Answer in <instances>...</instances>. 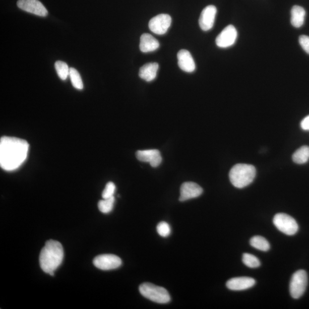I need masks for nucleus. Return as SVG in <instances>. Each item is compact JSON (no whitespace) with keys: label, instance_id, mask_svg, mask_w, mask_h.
I'll return each mask as SVG.
<instances>
[{"label":"nucleus","instance_id":"nucleus-20","mask_svg":"<svg viewBox=\"0 0 309 309\" xmlns=\"http://www.w3.org/2000/svg\"><path fill=\"white\" fill-rule=\"evenodd\" d=\"M250 243L252 246L262 252L268 251L270 248L268 241L261 236L253 237Z\"/></svg>","mask_w":309,"mask_h":309},{"label":"nucleus","instance_id":"nucleus-16","mask_svg":"<svg viewBox=\"0 0 309 309\" xmlns=\"http://www.w3.org/2000/svg\"><path fill=\"white\" fill-rule=\"evenodd\" d=\"M159 41L150 34L144 33L140 41V50L143 53L154 52L159 47Z\"/></svg>","mask_w":309,"mask_h":309},{"label":"nucleus","instance_id":"nucleus-19","mask_svg":"<svg viewBox=\"0 0 309 309\" xmlns=\"http://www.w3.org/2000/svg\"><path fill=\"white\" fill-rule=\"evenodd\" d=\"M309 159V147L303 146L300 147L293 155L294 162L297 164L306 163Z\"/></svg>","mask_w":309,"mask_h":309},{"label":"nucleus","instance_id":"nucleus-22","mask_svg":"<svg viewBox=\"0 0 309 309\" xmlns=\"http://www.w3.org/2000/svg\"><path fill=\"white\" fill-rule=\"evenodd\" d=\"M115 199L113 197L107 199H103L98 203V208L101 213L108 214L111 212L113 209Z\"/></svg>","mask_w":309,"mask_h":309},{"label":"nucleus","instance_id":"nucleus-5","mask_svg":"<svg viewBox=\"0 0 309 309\" xmlns=\"http://www.w3.org/2000/svg\"><path fill=\"white\" fill-rule=\"evenodd\" d=\"M273 223L277 229L287 235H293L298 231V224L289 215L279 213L274 216Z\"/></svg>","mask_w":309,"mask_h":309},{"label":"nucleus","instance_id":"nucleus-18","mask_svg":"<svg viewBox=\"0 0 309 309\" xmlns=\"http://www.w3.org/2000/svg\"><path fill=\"white\" fill-rule=\"evenodd\" d=\"M306 11L304 8L295 6L292 8L291 11V24L295 28L301 27L304 24L305 19Z\"/></svg>","mask_w":309,"mask_h":309},{"label":"nucleus","instance_id":"nucleus-8","mask_svg":"<svg viewBox=\"0 0 309 309\" xmlns=\"http://www.w3.org/2000/svg\"><path fill=\"white\" fill-rule=\"evenodd\" d=\"M238 37V32L233 25H228L219 34L216 39V44L219 48H226L233 45Z\"/></svg>","mask_w":309,"mask_h":309},{"label":"nucleus","instance_id":"nucleus-12","mask_svg":"<svg viewBox=\"0 0 309 309\" xmlns=\"http://www.w3.org/2000/svg\"><path fill=\"white\" fill-rule=\"evenodd\" d=\"M202 193L203 189L200 186L194 182H185L181 186L179 201L184 202L192 200L200 197Z\"/></svg>","mask_w":309,"mask_h":309},{"label":"nucleus","instance_id":"nucleus-24","mask_svg":"<svg viewBox=\"0 0 309 309\" xmlns=\"http://www.w3.org/2000/svg\"><path fill=\"white\" fill-rule=\"evenodd\" d=\"M243 264L251 268H257L261 265V262L258 258L249 253H244L242 257Z\"/></svg>","mask_w":309,"mask_h":309},{"label":"nucleus","instance_id":"nucleus-11","mask_svg":"<svg viewBox=\"0 0 309 309\" xmlns=\"http://www.w3.org/2000/svg\"><path fill=\"white\" fill-rule=\"evenodd\" d=\"M217 12V8L214 6H207L202 11L199 24L203 31H208L213 28Z\"/></svg>","mask_w":309,"mask_h":309},{"label":"nucleus","instance_id":"nucleus-3","mask_svg":"<svg viewBox=\"0 0 309 309\" xmlns=\"http://www.w3.org/2000/svg\"><path fill=\"white\" fill-rule=\"evenodd\" d=\"M256 175L255 166L248 164H237L231 168L229 177L234 187L242 189L251 184Z\"/></svg>","mask_w":309,"mask_h":309},{"label":"nucleus","instance_id":"nucleus-15","mask_svg":"<svg viewBox=\"0 0 309 309\" xmlns=\"http://www.w3.org/2000/svg\"><path fill=\"white\" fill-rule=\"evenodd\" d=\"M178 66L181 70L191 73L196 69V63L191 53L188 50L181 49L177 53Z\"/></svg>","mask_w":309,"mask_h":309},{"label":"nucleus","instance_id":"nucleus-27","mask_svg":"<svg viewBox=\"0 0 309 309\" xmlns=\"http://www.w3.org/2000/svg\"><path fill=\"white\" fill-rule=\"evenodd\" d=\"M299 43L304 51L309 54V37L306 35L300 36Z\"/></svg>","mask_w":309,"mask_h":309},{"label":"nucleus","instance_id":"nucleus-14","mask_svg":"<svg viewBox=\"0 0 309 309\" xmlns=\"http://www.w3.org/2000/svg\"><path fill=\"white\" fill-rule=\"evenodd\" d=\"M256 284L255 279L251 277H242L231 278L226 283L228 289L240 291L250 289Z\"/></svg>","mask_w":309,"mask_h":309},{"label":"nucleus","instance_id":"nucleus-25","mask_svg":"<svg viewBox=\"0 0 309 309\" xmlns=\"http://www.w3.org/2000/svg\"><path fill=\"white\" fill-rule=\"evenodd\" d=\"M156 230H157L159 235L164 237V238L170 235L171 232L170 224L166 222H160L156 227Z\"/></svg>","mask_w":309,"mask_h":309},{"label":"nucleus","instance_id":"nucleus-23","mask_svg":"<svg viewBox=\"0 0 309 309\" xmlns=\"http://www.w3.org/2000/svg\"><path fill=\"white\" fill-rule=\"evenodd\" d=\"M70 77L74 88L79 90H83L84 86L81 76L74 68H71L70 70Z\"/></svg>","mask_w":309,"mask_h":309},{"label":"nucleus","instance_id":"nucleus-1","mask_svg":"<svg viewBox=\"0 0 309 309\" xmlns=\"http://www.w3.org/2000/svg\"><path fill=\"white\" fill-rule=\"evenodd\" d=\"M29 145L22 139L3 137L0 139V166L4 170H17L26 160Z\"/></svg>","mask_w":309,"mask_h":309},{"label":"nucleus","instance_id":"nucleus-4","mask_svg":"<svg viewBox=\"0 0 309 309\" xmlns=\"http://www.w3.org/2000/svg\"><path fill=\"white\" fill-rule=\"evenodd\" d=\"M139 291L143 297L156 303H167L171 300L170 295L165 288L151 283H142Z\"/></svg>","mask_w":309,"mask_h":309},{"label":"nucleus","instance_id":"nucleus-13","mask_svg":"<svg viewBox=\"0 0 309 309\" xmlns=\"http://www.w3.org/2000/svg\"><path fill=\"white\" fill-rule=\"evenodd\" d=\"M136 155L139 160L150 163L152 167H158L162 162V156L158 150H139Z\"/></svg>","mask_w":309,"mask_h":309},{"label":"nucleus","instance_id":"nucleus-28","mask_svg":"<svg viewBox=\"0 0 309 309\" xmlns=\"http://www.w3.org/2000/svg\"><path fill=\"white\" fill-rule=\"evenodd\" d=\"M300 127L303 130L309 131V115L303 118L300 122Z\"/></svg>","mask_w":309,"mask_h":309},{"label":"nucleus","instance_id":"nucleus-7","mask_svg":"<svg viewBox=\"0 0 309 309\" xmlns=\"http://www.w3.org/2000/svg\"><path fill=\"white\" fill-rule=\"evenodd\" d=\"M172 19L167 14H160L154 17L150 21L149 27L150 30L156 35H164L170 27Z\"/></svg>","mask_w":309,"mask_h":309},{"label":"nucleus","instance_id":"nucleus-10","mask_svg":"<svg viewBox=\"0 0 309 309\" xmlns=\"http://www.w3.org/2000/svg\"><path fill=\"white\" fill-rule=\"evenodd\" d=\"M17 6L25 12L41 17L48 15L47 10L39 0H19Z\"/></svg>","mask_w":309,"mask_h":309},{"label":"nucleus","instance_id":"nucleus-9","mask_svg":"<svg viewBox=\"0 0 309 309\" xmlns=\"http://www.w3.org/2000/svg\"><path fill=\"white\" fill-rule=\"evenodd\" d=\"M94 265L102 270L116 269L121 265L122 261L119 257L113 255H102L95 258Z\"/></svg>","mask_w":309,"mask_h":309},{"label":"nucleus","instance_id":"nucleus-2","mask_svg":"<svg viewBox=\"0 0 309 309\" xmlns=\"http://www.w3.org/2000/svg\"><path fill=\"white\" fill-rule=\"evenodd\" d=\"M64 258V250L58 241L49 240L41 250L39 262L43 272L53 276L54 272L62 263Z\"/></svg>","mask_w":309,"mask_h":309},{"label":"nucleus","instance_id":"nucleus-21","mask_svg":"<svg viewBox=\"0 0 309 309\" xmlns=\"http://www.w3.org/2000/svg\"><path fill=\"white\" fill-rule=\"evenodd\" d=\"M55 69L56 73L63 80H66L70 76V68L69 66L64 61H57L54 64Z\"/></svg>","mask_w":309,"mask_h":309},{"label":"nucleus","instance_id":"nucleus-6","mask_svg":"<svg viewBox=\"0 0 309 309\" xmlns=\"http://www.w3.org/2000/svg\"><path fill=\"white\" fill-rule=\"evenodd\" d=\"M307 275L305 271L299 270L292 276L290 283V293L292 297L298 299L301 297L306 289Z\"/></svg>","mask_w":309,"mask_h":309},{"label":"nucleus","instance_id":"nucleus-17","mask_svg":"<svg viewBox=\"0 0 309 309\" xmlns=\"http://www.w3.org/2000/svg\"><path fill=\"white\" fill-rule=\"evenodd\" d=\"M159 65L156 63H150L142 66L139 70V77L150 82L154 80L157 75Z\"/></svg>","mask_w":309,"mask_h":309},{"label":"nucleus","instance_id":"nucleus-26","mask_svg":"<svg viewBox=\"0 0 309 309\" xmlns=\"http://www.w3.org/2000/svg\"><path fill=\"white\" fill-rule=\"evenodd\" d=\"M116 191V186L113 182L109 181L105 186V188L102 193L103 199H107L114 197V194Z\"/></svg>","mask_w":309,"mask_h":309}]
</instances>
